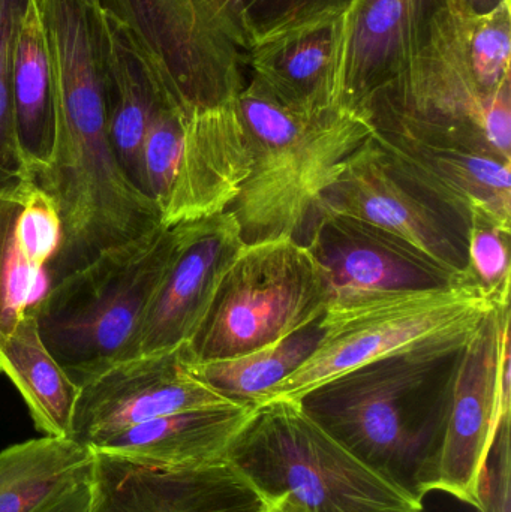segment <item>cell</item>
Wrapping results in <instances>:
<instances>
[{"label":"cell","instance_id":"4dcf8cb0","mask_svg":"<svg viewBox=\"0 0 511 512\" xmlns=\"http://www.w3.org/2000/svg\"><path fill=\"white\" fill-rule=\"evenodd\" d=\"M92 507L93 486L89 481L50 499L35 512H92Z\"/></svg>","mask_w":511,"mask_h":512},{"label":"cell","instance_id":"ffe728a7","mask_svg":"<svg viewBox=\"0 0 511 512\" xmlns=\"http://www.w3.org/2000/svg\"><path fill=\"white\" fill-rule=\"evenodd\" d=\"M339 20L287 33L254 45L251 77L293 113L320 116L336 107L335 78Z\"/></svg>","mask_w":511,"mask_h":512},{"label":"cell","instance_id":"7c38bea8","mask_svg":"<svg viewBox=\"0 0 511 512\" xmlns=\"http://www.w3.org/2000/svg\"><path fill=\"white\" fill-rule=\"evenodd\" d=\"M297 242L308 248L323 270L330 303L464 282L389 231L339 213L312 210Z\"/></svg>","mask_w":511,"mask_h":512},{"label":"cell","instance_id":"4316f807","mask_svg":"<svg viewBox=\"0 0 511 512\" xmlns=\"http://www.w3.org/2000/svg\"><path fill=\"white\" fill-rule=\"evenodd\" d=\"M467 54L483 101L489 102L511 80V0L482 17H470Z\"/></svg>","mask_w":511,"mask_h":512},{"label":"cell","instance_id":"ba28073f","mask_svg":"<svg viewBox=\"0 0 511 512\" xmlns=\"http://www.w3.org/2000/svg\"><path fill=\"white\" fill-rule=\"evenodd\" d=\"M314 209L389 231L464 280L473 212L369 137Z\"/></svg>","mask_w":511,"mask_h":512},{"label":"cell","instance_id":"8fae6325","mask_svg":"<svg viewBox=\"0 0 511 512\" xmlns=\"http://www.w3.org/2000/svg\"><path fill=\"white\" fill-rule=\"evenodd\" d=\"M510 319V304L497 307L465 345L432 484V493H446L474 511L482 508L483 474L498 426L506 418L498 405L497 375Z\"/></svg>","mask_w":511,"mask_h":512},{"label":"cell","instance_id":"cb8c5ba5","mask_svg":"<svg viewBox=\"0 0 511 512\" xmlns=\"http://www.w3.org/2000/svg\"><path fill=\"white\" fill-rule=\"evenodd\" d=\"M95 451L72 439L48 438L0 451V512H35L72 487L89 483Z\"/></svg>","mask_w":511,"mask_h":512},{"label":"cell","instance_id":"5b68a950","mask_svg":"<svg viewBox=\"0 0 511 512\" xmlns=\"http://www.w3.org/2000/svg\"><path fill=\"white\" fill-rule=\"evenodd\" d=\"M185 122L233 104L246 86L252 44L239 0H98Z\"/></svg>","mask_w":511,"mask_h":512},{"label":"cell","instance_id":"3957f363","mask_svg":"<svg viewBox=\"0 0 511 512\" xmlns=\"http://www.w3.org/2000/svg\"><path fill=\"white\" fill-rule=\"evenodd\" d=\"M227 460L285 512H423L422 501L351 453L294 400L255 406Z\"/></svg>","mask_w":511,"mask_h":512},{"label":"cell","instance_id":"30bf717a","mask_svg":"<svg viewBox=\"0 0 511 512\" xmlns=\"http://www.w3.org/2000/svg\"><path fill=\"white\" fill-rule=\"evenodd\" d=\"M191 361L185 343L119 361L81 381L72 441L93 450L105 439L155 418L233 403L201 381Z\"/></svg>","mask_w":511,"mask_h":512},{"label":"cell","instance_id":"f1b7e54d","mask_svg":"<svg viewBox=\"0 0 511 512\" xmlns=\"http://www.w3.org/2000/svg\"><path fill=\"white\" fill-rule=\"evenodd\" d=\"M252 44L339 20L353 0H239Z\"/></svg>","mask_w":511,"mask_h":512},{"label":"cell","instance_id":"484cf974","mask_svg":"<svg viewBox=\"0 0 511 512\" xmlns=\"http://www.w3.org/2000/svg\"><path fill=\"white\" fill-rule=\"evenodd\" d=\"M511 225L485 212H473L464 282L476 286L497 306L510 304Z\"/></svg>","mask_w":511,"mask_h":512},{"label":"cell","instance_id":"f546056e","mask_svg":"<svg viewBox=\"0 0 511 512\" xmlns=\"http://www.w3.org/2000/svg\"><path fill=\"white\" fill-rule=\"evenodd\" d=\"M183 143V122L171 108L161 105L156 110L141 155L143 191L158 207L167 206L179 167Z\"/></svg>","mask_w":511,"mask_h":512},{"label":"cell","instance_id":"d6a6232c","mask_svg":"<svg viewBox=\"0 0 511 512\" xmlns=\"http://www.w3.org/2000/svg\"><path fill=\"white\" fill-rule=\"evenodd\" d=\"M263 512H285L276 502H267L266 510Z\"/></svg>","mask_w":511,"mask_h":512},{"label":"cell","instance_id":"8992f818","mask_svg":"<svg viewBox=\"0 0 511 512\" xmlns=\"http://www.w3.org/2000/svg\"><path fill=\"white\" fill-rule=\"evenodd\" d=\"M497 307L480 289L464 282L332 301L321 316L323 334L311 357L279 382L264 402H299L309 391L363 364L435 337L474 331Z\"/></svg>","mask_w":511,"mask_h":512},{"label":"cell","instance_id":"7402d4cb","mask_svg":"<svg viewBox=\"0 0 511 512\" xmlns=\"http://www.w3.org/2000/svg\"><path fill=\"white\" fill-rule=\"evenodd\" d=\"M101 14L108 137L126 176L144 192L141 173L144 140L156 110L164 104L120 27L102 9Z\"/></svg>","mask_w":511,"mask_h":512},{"label":"cell","instance_id":"e0dca14e","mask_svg":"<svg viewBox=\"0 0 511 512\" xmlns=\"http://www.w3.org/2000/svg\"><path fill=\"white\" fill-rule=\"evenodd\" d=\"M251 173V149L236 102L192 114L183 122L179 167L164 225L227 212Z\"/></svg>","mask_w":511,"mask_h":512},{"label":"cell","instance_id":"ac0fdd59","mask_svg":"<svg viewBox=\"0 0 511 512\" xmlns=\"http://www.w3.org/2000/svg\"><path fill=\"white\" fill-rule=\"evenodd\" d=\"M60 245L59 210L33 177L0 186V345L47 291Z\"/></svg>","mask_w":511,"mask_h":512},{"label":"cell","instance_id":"836d02e7","mask_svg":"<svg viewBox=\"0 0 511 512\" xmlns=\"http://www.w3.org/2000/svg\"><path fill=\"white\" fill-rule=\"evenodd\" d=\"M476 512H491V508H489L488 499H486L485 493L482 490V508Z\"/></svg>","mask_w":511,"mask_h":512},{"label":"cell","instance_id":"44dd1931","mask_svg":"<svg viewBox=\"0 0 511 512\" xmlns=\"http://www.w3.org/2000/svg\"><path fill=\"white\" fill-rule=\"evenodd\" d=\"M12 104L21 155L30 176H41L56 146V89L39 0H29L18 27L12 68Z\"/></svg>","mask_w":511,"mask_h":512},{"label":"cell","instance_id":"d4e9b609","mask_svg":"<svg viewBox=\"0 0 511 512\" xmlns=\"http://www.w3.org/2000/svg\"><path fill=\"white\" fill-rule=\"evenodd\" d=\"M321 334L323 330L317 321L291 336L246 354L203 363L191 361V369L225 399L255 408L279 382L311 357L320 343Z\"/></svg>","mask_w":511,"mask_h":512},{"label":"cell","instance_id":"83f0119b","mask_svg":"<svg viewBox=\"0 0 511 512\" xmlns=\"http://www.w3.org/2000/svg\"><path fill=\"white\" fill-rule=\"evenodd\" d=\"M29 0H0V186L30 176L15 131L12 68L18 27Z\"/></svg>","mask_w":511,"mask_h":512},{"label":"cell","instance_id":"1f68e13d","mask_svg":"<svg viewBox=\"0 0 511 512\" xmlns=\"http://www.w3.org/2000/svg\"><path fill=\"white\" fill-rule=\"evenodd\" d=\"M504 2H507V0H462L465 8L473 17H482V15L489 14L498 6L503 5Z\"/></svg>","mask_w":511,"mask_h":512},{"label":"cell","instance_id":"4fadbf2b","mask_svg":"<svg viewBox=\"0 0 511 512\" xmlns=\"http://www.w3.org/2000/svg\"><path fill=\"white\" fill-rule=\"evenodd\" d=\"M242 246L239 224L230 210L180 224L176 251L144 313L132 357L194 339Z\"/></svg>","mask_w":511,"mask_h":512},{"label":"cell","instance_id":"277c9868","mask_svg":"<svg viewBox=\"0 0 511 512\" xmlns=\"http://www.w3.org/2000/svg\"><path fill=\"white\" fill-rule=\"evenodd\" d=\"M180 224L107 249L48 286L32 312L42 342L80 384L128 360L144 313L173 258Z\"/></svg>","mask_w":511,"mask_h":512},{"label":"cell","instance_id":"2e32d148","mask_svg":"<svg viewBox=\"0 0 511 512\" xmlns=\"http://www.w3.org/2000/svg\"><path fill=\"white\" fill-rule=\"evenodd\" d=\"M372 137L471 212L511 225V161L491 147L392 117H368Z\"/></svg>","mask_w":511,"mask_h":512},{"label":"cell","instance_id":"5bb4252c","mask_svg":"<svg viewBox=\"0 0 511 512\" xmlns=\"http://www.w3.org/2000/svg\"><path fill=\"white\" fill-rule=\"evenodd\" d=\"M92 512H263L267 501L231 463L155 469L96 453Z\"/></svg>","mask_w":511,"mask_h":512},{"label":"cell","instance_id":"9a60e30c","mask_svg":"<svg viewBox=\"0 0 511 512\" xmlns=\"http://www.w3.org/2000/svg\"><path fill=\"white\" fill-rule=\"evenodd\" d=\"M452 0H353L339 18L335 95L339 110L362 116L398 74L414 39Z\"/></svg>","mask_w":511,"mask_h":512},{"label":"cell","instance_id":"6da1fadb","mask_svg":"<svg viewBox=\"0 0 511 512\" xmlns=\"http://www.w3.org/2000/svg\"><path fill=\"white\" fill-rule=\"evenodd\" d=\"M474 331L363 364L309 391L300 405L351 453L423 502L432 493L456 373Z\"/></svg>","mask_w":511,"mask_h":512},{"label":"cell","instance_id":"52a82bcc","mask_svg":"<svg viewBox=\"0 0 511 512\" xmlns=\"http://www.w3.org/2000/svg\"><path fill=\"white\" fill-rule=\"evenodd\" d=\"M332 300L314 256L293 237L243 243L188 343L192 363L246 354L320 321Z\"/></svg>","mask_w":511,"mask_h":512},{"label":"cell","instance_id":"7a4b0ae2","mask_svg":"<svg viewBox=\"0 0 511 512\" xmlns=\"http://www.w3.org/2000/svg\"><path fill=\"white\" fill-rule=\"evenodd\" d=\"M251 149V173L230 212L245 245L299 239L323 192L372 135L359 114L302 116L279 104L251 77L236 99Z\"/></svg>","mask_w":511,"mask_h":512},{"label":"cell","instance_id":"603a6c76","mask_svg":"<svg viewBox=\"0 0 511 512\" xmlns=\"http://www.w3.org/2000/svg\"><path fill=\"white\" fill-rule=\"evenodd\" d=\"M0 373L17 388L42 436L71 439L80 387L42 342L32 310L0 345Z\"/></svg>","mask_w":511,"mask_h":512},{"label":"cell","instance_id":"9c48e42d","mask_svg":"<svg viewBox=\"0 0 511 512\" xmlns=\"http://www.w3.org/2000/svg\"><path fill=\"white\" fill-rule=\"evenodd\" d=\"M470 17L462 0H452L414 39L396 77L369 99L362 116L392 117L491 147L485 135L489 102L468 63Z\"/></svg>","mask_w":511,"mask_h":512},{"label":"cell","instance_id":"d6986e66","mask_svg":"<svg viewBox=\"0 0 511 512\" xmlns=\"http://www.w3.org/2000/svg\"><path fill=\"white\" fill-rule=\"evenodd\" d=\"M254 409L227 403L164 415L105 439L93 451L147 468H209L228 462L231 442Z\"/></svg>","mask_w":511,"mask_h":512}]
</instances>
